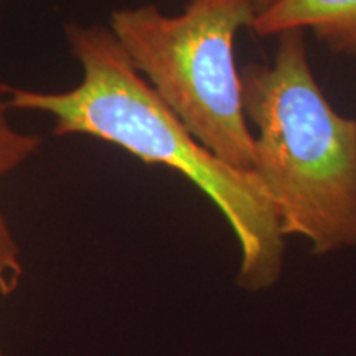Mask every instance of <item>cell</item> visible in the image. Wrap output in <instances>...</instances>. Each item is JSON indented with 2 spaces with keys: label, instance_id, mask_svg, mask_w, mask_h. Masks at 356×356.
<instances>
[{
  "label": "cell",
  "instance_id": "3",
  "mask_svg": "<svg viewBox=\"0 0 356 356\" xmlns=\"http://www.w3.org/2000/svg\"><path fill=\"white\" fill-rule=\"evenodd\" d=\"M256 17L252 0H188L180 15L121 8L111 32L134 68L204 149L252 173L254 136L243 102L234 40Z\"/></svg>",
  "mask_w": 356,
  "mask_h": 356
},
{
  "label": "cell",
  "instance_id": "6",
  "mask_svg": "<svg viewBox=\"0 0 356 356\" xmlns=\"http://www.w3.org/2000/svg\"><path fill=\"white\" fill-rule=\"evenodd\" d=\"M274 2H277V0H252V3H254V8H256V13L266 10V8L273 6Z\"/></svg>",
  "mask_w": 356,
  "mask_h": 356
},
{
  "label": "cell",
  "instance_id": "2",
  "mask_svg": "<svg viewBox=\"0 0 356 356\" xmlns=\"http://www.w3.org/2000/svg\"><path fill=\"white\" fill-rule=\"evenodd\" d=\"M273 63L241 71L254 126V177L280 231L314 254L356 246V119L333 108L310 68L302 32L279 35Z\"/></svg>",
  "mask_w": 356,
  "mask_h": 356
},
{
  "label": "cell",
  "instance_id": "1",
  "mask_svg": "<svg viewBox=\"0 0 356 356\" xmlns=\"http://www.w3.org/2000/svg\"><path fill=\"white\" fill-rule=\"evenodd\" d=\"M66 33L83 66L81 84L65 92L2 86L8 108L53 115L56 136L88 134L149 165L181 173L229 222L241 249V286H273L282 270L284 234L254 173L229 167L191 136L134 68L111 29L68 25Z\"/></svg>",
  "mask_w": 356,
  "mask_h": 356
},
{
  "label": "cell",
  "instance_id": "5",
  "mask_svg": "<svg viewBox=\"0 0 356 356\" xmlns=\"http://www.w3.org/2000/svg\"><path fill=\"white\" fill-rule=\"evenodd\" d=\"M7 102L0 101V178L15 170L30 155H33L42 139L32 134L15 131L7 121ZM24 267L20 262V251L8 229L6 218L0 213V293L10 296L19 287Z\"/></svg>",
  "mask_w": 356,
  "mask_h": 356
},
{
  "label": "cell",
  "instance_id": "4",
  "mask_svg": "<svg viewBox=\"0 0 356 356\" xmlns=\"http://www.w3.org/2000/svg\"><path fill=\"white\" fill-rule=\"evenodd\" d=\"M248 30L264 38L310 30L328 50L356 56V0H277Z\"/></svg>",
  "mask_w": 356,
  "mask_h": 356
},
{
  "label": "cell",
  "instance_id": "7",
  "mask_svg": "<svg viewBox=\"0 0 356 356\" xmlns=\"http://www.w3.org/2000/svg\"><path fill=\"white\" fill-rule=\"evenodd\" d=\"M0 356H2V353H0Z\"/></svg>",
  "mask_w": 356,
  "mask_h": 356
}]
</instances>
